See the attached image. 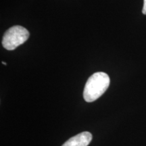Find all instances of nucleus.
<instances>
[{"mask_svg": "<svg viewBox=\"0 0 146 146\" xmlns=\"http://www.w3.org/2000/svg\"><path fill=\"white\" fill-rule=\"evenodd\" d=\"M110 80L106 73H94L88 78L83 91V98L87 102H93L98 100L108 88Z\"/></svg>", "mask_w": 146, "mask_h": 146, "instance_id": "obj_1", "label": "nucleus"}, {"mask_svg": "<svg viewBox=\"0 0 146 146\" xmlns=\"http://www.w3.org/2000/svg\"><path fill=\"white\" fill-rule=\"evenodd\" d=\"M2 64H3L4 65H6V64H5V62H2Z\"/></svg>", "mask_w": 146, "mask_h": 146, "instance_id": "obj_5", "label": "nucleus"}, {"mask_svg": "<svg viewBox=\"0 0 146 146\" xmlns=\"http://www.w3.org/2000/svg\"><path fill=\"white\" fill-rule=\"evenodd\" d=\"M29 32L25 27L16 25L12 27L5 33L2 39V45L8 50H14L27 41Z\"/></svg>", "mask_w": 146, "mask_h": 146, "instance_id": "obj_2", "label": "nucleus"}, {"mask_svg": "<svg viewBox=\"0 0 146 146\" xmlns=\"http://www.w3.org/2000/svg\"><path fill=\"white\" fill-rule=\"evenodd\" d=\"M91 133L85 131L69 139L62 146H87L91 143Z\"/></svg>", "mask_w": 146, "mask_h": 146, "instance_id": "obj_3", "label": "nucleus"}, {"mask_svg": "<svg viewBox=\"0 0 146 146\" xmlns=\"http://www.w3.org/2000/svg\"><path fill=\"white\" fill-rule=\"evenodd\" d=\"M142 13L146 15V0H143V7L142 10Z\"/></svg>", "mask_w": 146, "mask_h": 146, "instance_id": "obj_4", "label": "nucleus"}]
</instances>
